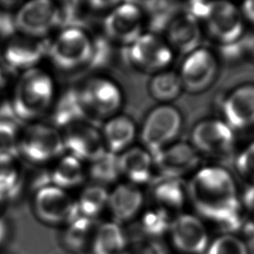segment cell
Masks as SVG:
<instances>
[{"label": "cell", "instance_id": "obj_1", "mask_svg": "<svg viewBox=\"0 0 254 254\" xmlns=\"http://www.w3.org/2000/svg\"><path fill=\"white\" fill-rule=\"evenodd\" d=\"M187 185L189 201L197 216L225 233L241 229V207L228 172L219 167H205L198 169Z\"/></svg>", "mask_w": 254, "mask_h": 254}, {"label": "cell", "instance_id": "obj_2", "mask_svg": "<svg viewBox=\"0 0 254 254\" xmlns=\"http://www.w3.org/2000/svg\"><path fill=\"white\" fill-rule=\"evenodd\" d=\"M55 84L52 76L40 69H28L18 82L12 110L18 119L31 120L52 106Z\"/></svg>", "mask_w": 254, "mask_h": 254}, {"label": "cell", "instance_id": "obj_3", "mask_svg": "<svg viewBox=\"0 0 254 254\" xmlns=\"http://www.w3.org/2000/svg\"><path fill=\"white\" fill-rule=\"evenodd\" d=\"M93 38L79 27H64L49 45L48 54L59 69L71 71L89 65L92 57Z\"/></svg>", "mask_w": 254, "mask_h": 254}, {"label": "cell", "instance_id": "obj_4", "mask_svg": "<svg viewBox=\"0 0 254 254\" xmlns=\"http://www.w3.org/2000/svg\"><path fill=\"white\" fill-rule=\"evenodd\" d=\"M89 119H109L117 115L123 103L124 95L120 87L112 80L103 76H93L77 87Z\"/></svg>", "mask_w": 254, "mask_h": 254}, {"label": "cell", "instance_id": "obj_5", "mask_svg": "<svg viewBox=\"0 0 254 254\" xmlns=\"http://www.w3.org/2000/svg\"><path fill=\"white\" fill-rule=\"evenodd\" d=\"M182 117L175 107L162 104L152 110L141 131L143 148L152 155L175 142L182 129Z\"/></svg>", "mask_w": 254, "mask_h": 254}, {"label": "cell", "instance_id": "obj_6", "mask_svg": "<svg viewBox=\"0 0 254 254\" xmlns=\"http://www.w3.org/2000/svg\"><path fill=\"white\" fill-rule=\"evenodd\" d=\"M124 55L134 69L154 75L168 69L174 59L168 42L152 32H144L125 47Z\"/></svg>", "mask_w": 254, "mask_h": 254}, {"label": "cell", "instance_id": "obj_7", "mask_svg": "<svg viewBox=\"0 0 254 254\" xmlns=\"http://www.w3.org/2000/svg\"><path fill=\"white\" fill-rule=\"evenodd\" d=\"M145 17L139 3H119L108 12L103 31L110 43L127 47L144 33Z\"/></svg>", "mask_w": 254, "mask_h": 254}, {"label": "cell", "instance_id": "obj_8", "mask_svg": "<svg viewBox=\"0 0 254 254\" xmlns=\"http://www.w3.org/2000/svg\"><path fill=\"white\" fill-rule=\"evenodd\" d=\"M18 148L30 162L45 163L64 153L63 135L53 125L34 124L24 131Z\"/></svg>", "mask_w": 254, "mask_h": 254}, {"label": "cell", "instance_id": "obj_9", "mask_svg": "<svg viewBox=\"0 0 254 254\" xmlns=\"http://www.w3.org/2000/svg\"><path fill=\"white\" fill-rule=\"evenodd\" d=\"M61 7L49 0H35L17 11L15 26L28 37L44 38L61 25Z\"/></svg>", "mask_w": 254, "mask_h": 254}, {"label": "cell", "instance_id": "obj_10", "mask_svg": "<svg viewBox=\"0 0 254 254\" xmlns=\"http://www.w3.org/2000/svg\"><path fill=\"white\" fill-rule=\"evenodd\" d=\"M169 244L182 254H205L209 237L205 224L198 216L181 213L174 217L169 234Z\"/></svg>", "mask_w": 254, "mask_h": 254}, {"label": "cell", "instance_id": "obj_11", "mask_svg": "<svg viewBox=\"0 0 254 254\" xmlns=\"http://www.w3.org/2000/svg\"><path fill=\"white\" fill-rule=\"evenodd\" d=\"M155 179H182L194 171L199 155L191 143L177 141L153 155Z\"/></svg>", "mask_w": 254, "mask_h": 254}, {"label": "cell", "instance_id": "obj_12", "mask_svg": "<svg viewBox=\"0 0 254 254\" xmlns=\"http://www.w3.org/2000/svg\"><path fill=\"white\" fill-rule=\"evenodd\" d=\"M64 150L82 162H92L107 151L101 131L95 124L82 122L64 128Z\"/></svg>", "mask_w": 254, "mask_h": 254}, {"label": "cell", "instance_id": "obj_13", "mask_svg": "<svg viewBox=\"0 0 254 254\" xmlns=\"http://www.w3.org/2000/svg\"><path fill=\"white\" fill-rule=\"evenodd\" d=\"M32 206L35 215L43 223L65 225L72 216L75 200L65 190L48 184L36 191Z\"/></svg>", "mask_w": 254, "mask_h": 254}, {"label": "cell", "instance_id": "obj_14", "mask_svg": "<svg viewBox=\"0 0 254 254\" xmlns=\"http://www.w3.org/2000/svg\"><path fill=\"white\" fill-rule=\"evenodd\" d=\"M216 59L209 50L199 47L185 56L180 72L183 89L192 94L203 92L212 85L216 77Z\"/></svg>", "mask_w": 254, "mask_h": 254}, {"label": "cell", "instance_id": "obj_15", "mask_svg": "<svg viewBox=\"0 0 254 254\" xmlns=\"http://www.w3.org/2000/svg\"><path fill=\"white\" fill-rule=\"evenodd\" d=\"M191 140L198 153L222 157L232 150L234 134L231 127L221 121L204 120L193 127Z\"/></svg>", "mask_w": 254, "mask_h": 254}, {"label": "cell", "instance_id": "obj_16", "mask_svg": "<svg viewBox=\"0 0 254 254\" xmlns=\"http://www.w3.org/2000/svg\"><path fill=\"white\" fill-rule=\"evenodd\" d=\"M205 22L210 36L227 46L237 41L243 31L239 10L228 2H213L211 13Z\"/></svg>", "mask_w": 254, "mask_h": 254}, {"label": "cell", "instance_id": "obj_17", "mask_svg": "<svg viewBox=\"0 0 254 254\" xmlns=\"http://www.w3.org/2000/svg\"><path fill=\"white\" fill-rule=\"evenodd\" d=\"M49 45L44 38L14 37L3 50V59L11 69H31L48 54Z\"/></svg>", "mask_w": 254, "mask_h": 254}, {"label": "cell", "instance_id": "obj_18", "mask_svg": "<svg viewBox=\"0 0 254 254\" xmlns=\"http://www.w3.org/2000/svg\"><path fill=\"white\" fill-rule=\"evenodd\" d=\"M144 203V196L138 186L128 182L121 183L109 194L108 209L113 218L114 222L128 223L140 215Z\"/></svg>", "mask_w": 254, "mask_h": 254}, {"label": "cell", "instance_id": "obj_19", "mask_svg": "<svg viewBox=\"0 0 254 254\" xmlns=\"http://www.w3.org/2000/svg\"><path fill=\"white\" fill-rule=\"evenodd\" d=\"M166 31L173 52L187 56L200 47L202 33L199 22L185 12L178 14Z\"/></svg>", "mask_w": 254, "mask_h": 254}, {"label": "cell", "instance_id": "obj_20", "mask_svg": "<svg viewBox=\"0 0 254 254\" xmlns=\"http://www.w3.org/2000/svg\"><path fill=\"white\" fill-rule=\"evenodd\" d=\"M119 156L121 175L133 185H143L155 180L153 155L143 147H131Z\"/></svg>", "mask_w": 254, "mask_h": 254}, {"label": "cell", "instance_id": "obj_21", "mask_svg": "<svg viewBox=\"0 0 254 254\" xmlns=\"http://www.w3.org/2000/svg\"><path fill=\"white\" fill-rule=\"evenodd\" d=\"M151 197L154 206L178 215L189 200L188 185L183 179H155Z\"/></svg>", "mask_w": 254, "mask_h": 254}, {"label": "cell", "instance_id": "obj_22", "mask_svg": "<svg viewBox=\"0 0 254 254\" xmlns=\"http://www.w3.org/2000/svg\"><path fill=\"white\" fill-rule=\"evenodd\" d=\"M226 124L242 128L254 124V86H245L227 96L223 104Z\"/></svg>", "mask_w": 254, "mask_h": 254}, {"label": "cell", "instance_id": "obj_23", "mask_svg": "<svg viewBox=\"0 0 254 254\" xmlns=\"http://www.w3.org/2000/svg\"><path fill=\"white\" fill-rule=\"evenodd\" d=\"M101 133L107 151L120 155L131 148L136 134V127L130 117L116 115L107 119Z\"/></svg>", "mask_w": 254, "mask_h": 254}, {"label": "cell", "instance_id": "obj_24", "mask_svg": "<svg viewBox=\"0 0 254 254\" xmlns=\"http://www.w3.org/2000/svg\"><path fill=\"white\" fill-rule=\"evenodd\" d=\"M52 122L53 126L57 128H65L82 122L92 123L81 100L77 88L73 87L67 89L59 96L52 112Z\"/></svg>", "mask_w": 254, "mask_h": 254}, {"label": "cell", "instance_id": "obj_25", "mask_svg": "<svg viewBox=\"0 0 254 254\" xmlns=\"http://www.w3.org/2000/svg\"><path fill=\"white\" fill-rule=\"evenodd\" d=\"M172 218L164 210L153 206L140 213V218L136 224L137 238L133 241H144L154 243L161 241L169 234Z\"/></svg>", "mask_w": 254, "mask_h": 254}, {"label": "cell", "instance_id": "obj_26", "mask_svg": "<svg viewBox=\"0 0 254 254\" xmlns=\"http://www.w3.org/2000/svg\"><path fill=\"white\" fill-rule=\"evenodd\" d=\"M128 244L123 227L114 221L96 227L90 245L92 254H123Z\"/></svg>", "mask_w": 254, "mask_h": 254}, {"label": "cell", "instance_id": "obj_27", "mask_svg": "<svg viewBox=\"0 0 254 254\" xmlns=\"http://www.w3.org/2000/svg\"><path fill=\"white\" fill-rule=\"evenodd\" d=\"M96 227L95 220L80 216L75 213L65 224V229L62 234V242L64 248L71 253H81L90 248L93 236Z\"/></svg>", "mask_w": 254, "mask_h": 254}, {"label": "cell", "instance_id": "obj_28", "mask_svg": "<svg viewBox=\"0 0 254 254\" xmlns=\"http://www.w3.org/2000/svg\"><path fill=\"white\" fill-rule=\"evenodd\" d=\"M83 163L69 154L64 155L51 172L50 183L65 191L79 187L85 179Z\"/></svg>", "mask_w": 254, "mask_h": 254}, {"label": "cell", "instance_id": "obj_29", "mask_svg": "<svg viewBox=\"0 0 254 254\" xmlns=\"http://www.w3.org/2000/svg\"><path fill=\"white\" fill-rule=\"evenodd\" d=\"M109 194L110 192L103 186L92 184L86 187L80 193L79 198L75 200V213L96 220L108 207Z\"/></svg>", "mask_w": 254, "mask_h": 254}, {"label": "cell", "instance_id": "obj_30", "mask_svg": "<svg viewBox=\"0 0 254 254\" xmlns=\"http://www.w3.org/2000/svg\"><path fill=\"white\" fill-rule=\"evenodd\" d=\"M153 98L164 104L178 98L183 89L178 73L165 69L155 74L148 84Z\"/></svg>", "mask_w": 254, "mask_h": 254}, {"label": "cell", "instance_id": "obj_31", "mask_svg": "<svg viewBox=\"0 0 254 254\" xmlns=\"http://www.w3.org/2000/svg\"><path fill=\"white\" fill-rule=\"evenodd\" d=\"M140 6L144 14L145 24L149 27V32L155 34L167 30L173 19L178 15V7L173 2L149 1L145 2L143 6Z\"/></svg>", "mask_w": 254, "mask_h": 254}, {"label": "cell", "instance_id": "obj_32", "mask_svg": "<svg viewBox=\"0 0 254 254\" xmlns=\"http://www.w3.org/2000/svg\"><path fill=\"white\" fill-rule=\"evenodd\" d=\"M88 173L94 184L103 187L113 184L122 176L119 156L111 152H105L99 158L90 162Z\"/></svg>", "mask_w": 254, "mask_h": 254}, {"label": "cell", "instance_id": "obj_33", "mask_svg": "<svg viewBox=\"0 0 254 254\" xmlns=\"http://www.w3.org/2000/svg\"><path fill=\"white\" fill-rule=\"evenodd\" d=\"M13 116L5 110L0 114V164L10 163L19 149L16 126L10 118Z\"/></svg>", "mask_w": 254, "mask_h": 254}, {"label": "cell", "instance_id": "obj_34", "mask_svg": "<svg viewBox=\"0 0 254 254\" xmlns=\"http://www.w3.org/2000/svg\"><path fill=\"white\" fill-rule=\"evenodd\" d=\"M205 254H248V249L238 238L225 234L214 240Z\"/></svg>", "mask_w": 254, "mask_h": 254}, {"label": "cell", "instance_id": "obj_35", "mask_svg": "<svg viewBox=\"0 0 254 254\" xmlns=\"http://www.w3.org/2000/svg\"><path fill=\"white\" fill-rule=\"evenodd\" d=\"M236 165L241 175L254 181V143L241 153L238 157Z\"/></svg>", "mask_w": 254, "mask_h": 254}, {"label": "cell", "instance_id": "obj_36", "mask_svg": "<svg viewBox=\"0 0 254 254\" xmlns=\"http://www.w3.org/2000/svg\"><path fill=\"white\" fill-rule=\"evenodd\" d=\"M213 6V2L207 1H192L187 3L185 13L193 17L195 20L206 21L209 17Z\"/></svg>", "mask_w": 254, "mask_h": 254}, {"label": "cell", "instance_id": "obj_37", "mask_svg": "<svg viewBox=\"0 0 254 254\" xmlns=\"http://www.w3.org/2000/svg\"><path fill=\"white\" fill-rule=\"evenodd\" d=\"M123 254H155L154 246L144 241H132L128 242Z\"/></svg>", "mask_w": 254, "mask_h": 254}, {"label": "cell", "instance_id": "obj_38", "mask_svg": "<svg viewBox=\"0 0 254 254\" xmlns=\"http://www.w3.org/2000/svg\"><path fill=\"white\" fill-rule=\"evenodd\" d=\"M241 229L243 231L247 244L254 253V220H248L247 222L243 220Z\"/></svg>", "mask_w": 254, "mask_h": 254}, {"label": "cell", "instance_id": "obj_39", "mask_svg": "<svg viewBox=\"0 0 254 254\" xmlns=\"http://www.w3.org/2000/svg\"><path fill=\"white\" fill-rule=\"evenodd\" d=\"M155 248V254H182L178 253L177 251H175L174 248H172L170 244L169 247H166L164 243L161 242V241H156L152 243Z\"/></svg>", "mask_w": 254, "mask_h": 254}, {"label": "cell", "instance_id": "obj_40", "mask_svg": "<svg viewBox=\"0 0 254 254\" xmlns=\"http://www.w3.org/2000/svg\"><path fill=\"white\" fill-rule=\"evenodd\" d=\"M243 200H244L245 205L248 206V209L254 211V185L250 187L245 192Z\"/></svg>", "mask_w": 254, "mask_h": 254}, {"label": "cell", "instance_id": "obj_41", "mask_svg": "<svg viewBox=\"0 0 254 254\" xmlns=\"http://www.w3.org/2000/svg\"><path fill=\"white\" fill-rule=\"evenodd\" d=\"M243 11L248 19L254 23V0L247 1L244 3Z\"/></svg>", "mask_w": 254, "mask_h": 254}, {"label": "cell", "instance_id": "obj_42", "mask_svg": "<svg viewBox=\"0 0 254 254\" xmlns=\"http://www.w3.org/2000/svg\"><path fill=\"white\" fill-rule=\"evenodd\" d=\"M9 235V226L5 220L0 218V244L6 240Z\"/></svg>", "mask_w": 254, "mask_h": 254}, {"label": "cell", "instance_id": "obj_43", "mask_svg": "<svg viewBox=\"0 0 254 254\" xmlns=\"http://www.w3.org/2000/svg\"><path fill=\"white\" fill-rule=\"evenodd\" d=\"M248 46H249L250 51L254 53V34L253 35L251 38H250V39L248 40Z\"/></svg>", "mask_w": 254, "mask_h": 254}, {"label": "cell", "instance_id": "obj_44", "mask_svg": "<svg viewBox=\"0 0 254 254\" xmlns=\"http://www.w3.org/2000/svg\"><path fill=\"white\" fill-rule=\"evenodd\" d=\"M2 83H3V77H2V75L0 73V87L2 86Z\"/></svg>", "mask_w": 254, "mask_h": 254}, {"label": "cell", "instance_id": "obj_45", "mask_svg": "<svg viewBox=\"0 0 254 254\" xmlns=\"http://www.w3.org/2000/svg\"><path fill=\"white\" fill-rule=\"evenodd\" d=\"M1 205H2V203L0 202V206H1Z\"/></svg>", "mask_w": 254, "mask_h": 254}]
</instances>
